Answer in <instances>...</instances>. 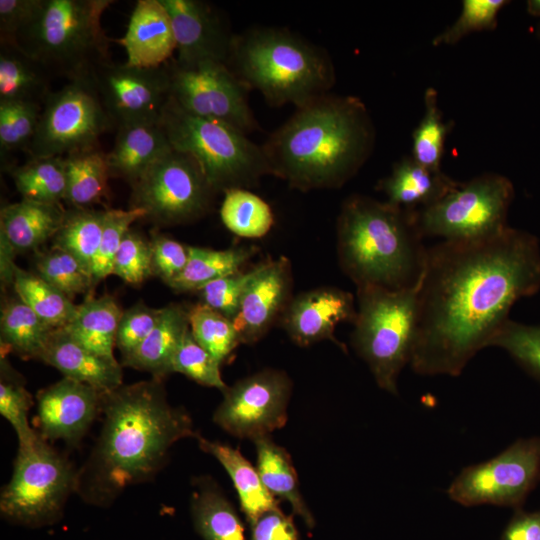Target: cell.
<instances>
[{"label": "cell", "mask_w": 540, "mask_h": 540, "mask_svg": "<svg viewBox=\"0 0 540 540\" xmlns=\"http://www.w3.org/2000/svg\"><path fill=\"white\" fill-rule=\"evenodd\" d=\"M540 290L536 236L511 227L475 240L427 247L410 361L420 375L458 376L509 319L516 301Z\"/></svg>", "instance_id": "1"}, {"label": "cell", "mask_w": 540, "mask_h": 540, "mask_svg": "<svg viewBox=\"0 0 540 540\" xmlns=\"http://www.w3.org/2000/svg\"><path fill=\"white\" fill-rule=\"evenodd\" d=\"M161 380L103 393L101 431L77 471L75 492L86 503L110 505L128 486L153 478L175 442L196 437L190 415L169 404Z\"/></svg>", "instance_id": "2"}, {"label": "cell", "mask_w": 540, "mask_h": 540, "mask_svg": "<svg viewBox=\"0 0 540 540\" xmlns=\"http://www.w3.org/2000/svg\"><path fill=\"white\" fill-rule=\"evenodd\" d=\"M376 132L355 96L327 93L295 108L261 145L270 175L294 189H337L371 156Z\"/></svg>", "instance_id": "3"}, {"label": "cell", "mask_w": 540, "mask_h": 540, "mask_svg": "<svg viewBox=\"0 0 540 540\" xmlns=\"http://www.w3.org/2000/svg\"><path fill=\"white\" fill-rule=\"evenodd\" d=\"M414 212L365 195L344 200L337 218V253L356 288L399 290L419 281L427 247Z\"/></svg>", "instance_id": "4"}, {"label": "cell", "mask_w": 540, "mask_h": 540, "mask_svg": "<svg viewBox=\"0 0 540 540\" xmlns=\"http://www.w3.org/2000/svg\"><path fill=\"white\" fill-rule=\"evenodd\" d=\"M250 91L275 107L295 108L330 93L335 68L328 53L279 27H254L234 35L226 63Z\"/></svg>", "instance_id": "5"}, {"label": "cell", "mask_w": 540, "mask_h": 540, "mask_svg": "<svg viewBox=\"0 0 540 540\" xmlns=\"http://www.w3.org/2000/svg\"><path fill=\"white\" fill-rule=\"evenodd\" d=\"M114 0H43L38 13L16 36L17 45L52 78L92 77L111 62L102 16Z\"/></svg>", "instance_id": "6"}, {"label": "cell", "mask_w": 540, "mask_h": 540, "mask_svg": "<svg viewBox=\"0 0 540 540\" xmlns=\"http://www.w3.org/2000/svg\"><path fill=\"white\" fill-rule=\"evenodd\" d=\"M420 279L399 290L357 287L351 342L378 386L392 394L398 393V377L410 364L415 345Z\"/></svg>", "instance_id": "7"}, {"label": "cell", "mask_w": 540, "mask_h": 540, "mask_svg": "<svg viewBox=\"0 0 540 540\" xmlns=\"http://www.w3.org/2000/svg\"><path fill=\"white\" fill-rule=\"evenodd\" d=\"M159 122L171 147L198 161L216 193L249 189L270 175L262 146L227 124L192 115L171 98Z\"/></svg>", "instance_id": "8"}, {"label": "cell", "mask_w": 540, "mask_h": 540, "mask_svg": "<svg viewBox=\"0 0 540 540\" xmlns=\"http://www.w3.org/2000/svg\"><path fill=\"white\" fill-rule=\"evenodd\" d=\"M76 483L77 471L39 434L18 448L11 479L1 491V515L22 526L51 525L60 519Z\"/></svg>", "instance_id": "9"}, {"label": "cell", "mask_w": 540, "mask_h": 540, "mask_svg": "<svg viewBox=\"0 0 540 540\" xmlns=\"http://www.w3.org/2000/svg\"><path fill=\"white\" fill-rule=\"evenodd\" d=\"M514 198L512 182L484 173L460 184L439 201L414 212L422 237L445 241L484 238L504 230Z\"/></svg>", "instance_id": "10"}, {"label": "cell", "mask_w": 540, "mask_h": 540, "mask_svg": "<svg viewBox=\"0 0 540 540\" xmlns=\"http://www.w3.org/2000/svg\"><path fill=\"white\" fill-rule=\"evenodd\" d=\"M114 129L93 76L68 81L46 98L29 158L64 157L99 147L100 137Z\"/></svg>", "instance_id": "11"}, {"label": "cell", "mask_w": 540, "mask_h": 540, "mask_svg": "<svg viewBox=\"0 0 540 540\" xmlns=\"http://www.w3.org/2000/svg\"><path fill=\"white\" fill-rule=\"evenodd\" d=\"M215 193L198 161L172 148L132 185L130 207L157 224H183L204 216Z\"/></svg>", "instance_id": "12"}, {"label": "cell", "mask_w": 540, "mask_h": 540, "mask_svg": "<svg viewBox=\"0 0 540 540\" xmlns=\"http://www.w3.org/2000/svg\"><path fill=\"white\" fill-rule=\"evenodd\" d=\"M540 483V437L521 438L492 459L464 468L447 494L466 507L520 509Z\"/></svg>", "instance_id": "13"}, {"label": "cell", "mask_w": 540, "mask_h": 540, "mask_svg": "<svg viewBox=\"0 0 540 540\" xmlns=\"http://www.w3.org/2000/svg\"><path fill=\"white\" fill-rule=\"evenodd\" d=\"M170 98L184 111L227 124L246 135L257 131L249 90L226 64L207 61L182 66L168 62Z\"/></svg>", "instance_id": "14"}, {"label": "cell", "mask_w": 540, "mask_h": 540, "mask_svg": "<svg viewBox=\"0 0 540 540\" xmlns=\"http://www.w3.org/2000/svg\"><path fill=\"white\" fill-rule=\"evenodd\" d=\"M291 389V380L283 371L265 369L247 376L223 392L213 421L241 439L269 436L286 424Z\"/></svg>", "instance_id": "15"}, {"label": "cell", "mask_w": 540, "mask_h": 540, "mask_svg": "<svg viewBox=\"0 0 540 540\" xmlns=\"http://www.w3.org/2000/svg\"><path fill=\"white\" fill-rule=\"evenodd\" d=\"M93 80L114 129L159 122L170 98L168 63L140 68L111 61L96 70Z\"/></svg>", "instance_id": "16"}, {"label": "cell", "mask_w": 540, "mask_h": 540, "mask_svg": "<svg viewBox=\"0 0 540 540\" xmlns=\"http://www.w3.org/2000/svg\"><path fill=\"white\" fill-rule=\"evenodd\" d=\"M160 1L172 21L177 64L227 63L235 34L211 5L200 0Z\"/></svg>", "instance_id": "17"}, {"label": "cell", "mask_w": 540, "mask_h": 540, "mask_svg": "<svg viewBox=\"0 0 540 540\" xmlns=\"http://www.w3.org/2000/svg\"><path fill=\"white\" fill-rule=\"evenodd\" d=\"M292 286V267L285 256L256 266L232 321L241 344H254L267 334L291 301Z\"/></svg>", "instance_id": "18"}, {"label": "cell", "mask_w": 540, "mask_h": 540, "mask_svg": "<svg viewBox=\"0 0 540 540\" xmlns=\"http://www.w3.org/2000/svg\"><path fill=\"white\" fill-rule=\"evenodd\" d=\"M103 393L63 377L37 394L39 434L45 440L77 444L101 411Z\"/></svg>", "instance_id": "19"}, {"label": "cell", "mask_w": 540, "mask_h": 540, "mask_svg": "<svg viewBox=\"0 0 540 540\" xmlns=\"http://www.w3.org/2000/svg\"><path fill=\"white\" fill-rule=\"evenodd\" d=\"M354 296L337 287H319L292 297L280 323L295 344L308 346L325 339L345 349L334 336L339 323H354Z\"/></svg>", "instance_id": "20"}, {"label": "cell", "mask_w": 540, "mask_h": 540, "mask_svg": "<svg viewBox=\"0 0 540 540\" xmlns=\"http://www.w3.org/2000/svg\"><path fill=\"white\" fill-rule=\"evenodd\" d=\"M113 41L125 49L126 63L140 68L163 66L176 51L172 21L160 0H138L125 34Z\"/></svg>", "instance_id": "21"}, {"label": "cell", "mask_w": 540, "mask_h": 540, "mask_svg": "<svg viewBox=\"0 0 540 540\" xmlns=\"http://www.w3.org/2000/svg\"><path fill=\"white\" fill-rule=\"evenodd\" d=\"M40 360L59 370L64 377L88 384L102 393L123 385L118 361L86 349L62 328L53 331Z\"/></svg>", "instance_id": "22"}, {"label": "cell", "mask_w": 540, "mask_h": 540, "mask_svg": "<svg viewBox=\"0 0 540 540\" xmlns=\"http://www.w3.org/2000/svg\"><path fill=\"white\" fill-rule=\"evenodd\" d=\"M117 130L107 162L110 176L131 184L172 147L160 122H143L122 126Z\"/></svg>", "instance_id": "23"}, {"label": "cell", "mask_w": 540, "mask_h": 540, "mask_svg": "<svg viewBox=\"0 0 540 540\" xmlns=\"http://www.w3.org/2000/svg\"><path fill=\"white\" fill-rule=\"evenodd\" d=\"M459 184L441 170H431L412 157H405L379 181L377 190L385 194L388 203L416 211L439 201Z\"/></svg>", "instance_id": "24"}, {"label": "cell", "mask_w": 540, "mask_h": 540, "mask_svg": "<svg viewBox=\"0 0 540 540\" xmlns=\"http://www.w3.org/2000/svg\"><path fill=\"white\" fill-rule=\"evenodd\" d=\"M189 328L188 309L179 304L162 308L156 326L136 349L122 358V365L162 379L172 373V359Z\"/></svg>", "instance_id": "25"}, {"label": "cell", "mask_w": 540, "mask_h": 540, "mask_svg": "<svg viewBox=\"0 0 540 540\" xmlns=\"http://www.w3.org/2000/svg\"><path fill=\"white\" fill-rule=\"evenodd\" d=\"M64 214L61 204L22 199L2 207L1 236L15 252L35 249L55 236Z\"/></svg>", "instance_id": "26"}, {"label": "cell", "mask_w": 540, "mask_h": 540, "mask_svg": "<svg viewBox=\"0 0 540 540\" xmlns=\"http://www.w3.org/2000/svg\"><path fill=\"white\" fill-rule=\"evenodd\" d=\"M123 311L109 295L87 297L78 304L69 323L62 327L76 342L112 361L116 333Z\"/></svg>", "instance_id": "27"}, {"label": "cell", "mask_w": 540, "mask_h": 540, "mask_svg": "<svg viewBox=\"0 0 540 540\" xmlns=\"http://www.w3.org/2000/svg\"><path fill=\"white\" fill-rule=\"evenodd\" d=\"M199 447L215 457L229 474L238 493L240 507L249 525L261 514L279 507L275 497L265 488L259 473L238 449L210 441L199 434Z\"/></svg>", "instance_id": "28"}, {"label": "cell", "mask_w": 540, "mask_h": 540, "mask_svg": "<svg viewBox=\"0 0 540 540\" xmlns=\"http://www.w3.org/2000/svg\"><path fill=\"white\" fill-rule=\"evenodd\" d=\"M53 78L13 43L0 42V101L43 105Z\"/></svg>", "instance_id": "29"}, {"label": "cell", "mask_w": 540, "mask_h": 540, "mask_svg": "<svg viewBox=\"0 0 540 540\" xmlns=\"http://www.w3.org/2000/svg\"><path fill=\"white\" fill-rule=\"evenodd\" d=\"M63 159L66 203L74 208H90L108 197L111 176L107 153L100 146L66 155Z\"/></svg>", "instance_id": "30"}, {"label": "cell", "mask_w": 540, "mask_h": 540, "mask_svg": "<svg viewBox=\"0 0 540 540\" xmlns=\"http://www.w3.org/2000/svg\"><path fill=\"white\" fill-rule=\"evenodd\" d=\"M257 451V471L265 488L274 496L287 501L293 513L301 517L308 528L315 520L300 491L296 471L287 451L269 436L253 441Z\"/></svg>", "instance_id": "31"}, {"label": "cell", "mask_w": 540, "mask_h": 540, "mask_svg": "<svg viewBox=\"0 0 540 540\" xmlns=\"http://www.w3.org/2000/svg\"><path fill=\"white\" fill-rule=\"evenodd\" d=\"M54 330L19 298L9 300L1 310V357L40 359Z\"/></svg>", "instance_id": "32"}, {"label": "cell", "mask_w": 540, "mask_h": 540, "mask_svg": "<svg viewBox=\"0 0 540 540\" xmlns=\"http://www.w3.org/2000/svg\"><path fill=\"white\" fill-rule=\"evenodd\" d=\"M190 509L197 533L204 540H246L244 526L235 509L213 481H197Z\"/></svg>", "instance_id": "33"}, {"label": "cell", "mask_w": 540, "mask_h": 540, "mask_svg": "<svg viewBox=\"0 0 540 540\" xmlns=\"http://www.w3.org/2000/svg\"><path fill=\"white\" fill-rule=\"evenodd\" d=\"M188 251L185 268L168 284L178 292L198 291L216 279L240 271L256 250L246 246L225 250L188 246Z\"/></svg>", "instance_id": "34"}, {"label": "cell", "mask_w": 540, "mask_h": 540, "mask_svg": "<svg viewBox=\"0 0 540 540\" xmlns=\"http://www.w3.org/2000/svg\"><path fill=\"white\" fill-rule=\"evenodd\" d=\"M104 217L105 210L71 207L65 210L62 224L53 237L54 246L73 255L91 277Z\"/></svg>", "instance_id": "35"}, {"label": "cell", "mask_w": 540, "mask_h": 540, "mask_svg": "<svg viewBox=\"0 0 540 540\" xmlns=\"http://www.w3.org/2000/svg\"><path fill=\"white\" fill-rule=\"evenodd\" d=\"M22 199L60 204L66 192L63 157L29 158L23 165L10 167Z\"/></svg>", "instance_id": "36"}, {"label": "cell", "mask_w": 540, "mask_h": 540, "mask_svg": "<svg viewBox=\"0 0 540 540\" xmlns=\"http://www.w3.org/2000/svg\"><path fill=\"white\" fill-rule=\"evenodd\" d=\"M220 217L229 231L242 238H262L274 224L270 205L245 188H234L224 192Z\"/></svg>", "instance_id": "37"}, {"label": "cell", "mask_w": 540, "mask_h": 540, "mask_svg": "<svg viewBox=\"0 0 540 540\" xmlns=\"http://www.w3.org/2000/svg\"><path fill=\"white\" fill-rule=\"evenodd\" d=\"M13 286L18 298L54 329L66 326L77 305L37 274L15 267Z\"/></svg>", "instance_id": "38"}, {"label": "cell", "mask_w": 540, "mask_h": 540, "mask_svg": "<svg viewBox=\"0 0 540 540\" xmlns=\"http://www.w3.org/2000/svg\"><path fill=\"white\" fill-rule=\"evenodd\" d=\"M188 320L196 341L220 364L241 344L233 322L201 302L188 309Z\"/></svg>", "instance_id": "39"}, {"label": "cell", "mask_w": 540, "mask_h": 540, "mask_svg": "<svg viewBox=\"0 0 540 540\" xmlns=\"http://www.w3.org/2000/svg\"><path fill=\"white\" fill-rule=\"evenodd\" d=\"M425 112L412 138V158L431 170H441L444 144L450 125L443 121L437 92L428 88L424 95Z\"/></svg>", "instance_id": "40"}, {"label": "cell", "mask_w": 540, "mask_h": 540, "mask_svg": "<svg viewBox=\"0 0 540 540\" xmlns=\"http://www.w3.org/2000/svg\"><path fill=\"white\" fill-rule=\"evenodd\" d=\"M32 404V397L21 376L11 367L6 357H1L0 414L13 427L19 446L31 444L39 437V433L30 427L28 421Z\"/></svg>", "instance_id": "41"}, {"label": "cell", "mask_w": 540, "mask_h": 540, "mask_svg": "<svg viewBox=\"0 0 540 540\" xmlns=\"http://www.w3.org/2000/svg\"><path fill=\"white\" fill-rule=\"evenodd\" d=\"M37 275L72 300L85 294L93 284L91 275L70 253L53 246L35 257Z\"/></svg>", "instance_id": "42"}, {"label": "cell", "mask_w": 540, "mask_h": 540, "mask_svg": "<svg viewBox=\"0 0 540 540\" xmlns=\"http://www.w3.org/2000/svg\"><path fill=\"white\" fill-rule=\"evenodd\" d=\"M41 104L0 101L1 157L16 152H28L36 133Z\"/></svg>", "instance_id": "43"}, {"label": "cell", "mask_w": 540, "mask_h": 540, "mask_svg": "<svg viewBox=\"0 0 540 540\" xmlns=\"http://www.w3.org/2000/svg\"><path fill=\"white\" fill-rule=\"evenodd\" d=\"M490 346L505 350L526 373L540 382V325H527L509 318Z\"/></svg>", "instance_id": "44"}, {"label": "cell", "mask_w": 540, "mask_h": 540, "mask_svg": "<svg viewBox=\"0 0 540 540\" xmlns=\"http://www.w3.org/2000/svg\"><path fill=\"white\" fill-rule=\"evenodd\" d=\"M145 216L146 212L136 207L105 210L102 236L91 271L94 285L112 275L114 258L125 234L135 221L145 219Z\"/></svg>", "instance_id": "45"}, {"label": "cell", "mask_w": 540, "mask_h": 540, "mask_svg": "<svg viewBox=\"0 0 540 540\" xmlns=\"http://www.w3.org/2000/svg\"><path fill=\"white\" fill-rule=\"evenodd\" d=\"M220 363L194 338L190 328L179 344L171 364V372L181 373L193 381L224 392Z\"/></svg>", "instance_id": "46"}, {"label": "cell", "mask_w": 540, "mask_h": 540, "mask_svg": "<svg viewBox=\"0 0 540 540\" xmlns=\"http://www.w3.org/2000/svg\"><path fill=\"white\" fill-rule=\"evenodd\" d=\"M505 0H464L457 20L433 40V45H453L469 33L493 30L499 11L508 4Z\"/></svg>", "instance_id": "47"}, {"label": "cell", "mask_w": 540, "mask_h": 540, "mask_svg": "<svg viewBox=\"0 0 540 540\" xmlns=\"http://www.w3.org/2000/svg\"><path fill=\"white\" fill-rule=\"evenodd\" d=\"M255 272L256 267L246 272L240 270L206 284L197 291L201 303L233 321L238 313L242 296Z\"/></svg>", "instance_id": "48"}, {"label": "cell", "mask_w": 540, "mask_h": 540, "mask_svg": "<svg viewBox=\"0 0 540 540\" xmlns=\"http://www.w3.org/2000/svg\"><path fill=\"white\" fill-rule=\"evenodd\" d=\"M112 274L129 284H139L153 275L150 242L130 229L115 255Z\"/></svg>", "instance_id": "49"}, {"label": "cell", "mask_w": 540, "mask_h": 540, "mask_svg": "<svg viewBox=\"0 0 540 540\" xmlns=\"http://www.w3.org/2000/svg\"><path fill=\"white\" fill-rule=\"evenodd\" d=\"M161 311L162 308H150L142 302L123 311L115 341V347L119 349L122 358L129 355L145 340L156 326Z\"/></svg>", "instance_id": "50"}, {"label": "cell", "mask_w": 540, "mask_h": 540, "mask_svg": "<svg viewBox=\"0 0 540 540\" xmlns=\"http://www.w3.org/2000/svg\"><path fill=\"white\" fill-rule=\"evenodd\" d=\"M152 253V273L167 285L185 268L188 246L162 234H154L150 241Z\"/></svg>", "instance_id": "51"}, {"label": "cell", "mask_w": 540, "mask_h": 540, "mask_svg": "<svg viewBox=\"0 0 540 540\" xmlns=\"http://www.w3.org/2000/svg\"><path fill=\"white\" fill-rule=\"evenodd\" d=\"M43 0H0V42L13 43L38 13Z\"/></svg>", "instance_id": "52"}, {"label": "cell", "mask_w": 540, "mask_h": 540, "mask_svg": "<svg viewBox=\"0 0 540 540\" xmlns=\"http://www.w3.org/2000/svg\"><path fill=\"white\" fill-rule=\"evenodd\" d=\"M251 540H300L292 516L277 507L261 514L250 524Z\"/></svg>", "instance_id": "53"}, {"label": "cell", "mask_w": 540, "mask_h": 540, "mask_svg": "<svg viewBox=\"0 0 540 540\" xmlns=\"http://www.w3.org/2000/svg\"><path fill=\"white\" fill-rule=\"evenodd\" d=\"M501 540H540V510L524 512L516 509L502 533Z\"/></svg>", "instance_id": "54"}, {"label": "cell", "mask_w": 540, "mask_h": 540, "mask_svg": "<svg viewBox=\"0 0 540 540\" xmlns=\"http://www.w3.org/2000/svg\"><path fill=\"white\" fill-rule=\"evenodd\" d=\"M527 11L530 15L540 16V0H529L527 2Z\"/></svg>", "instance_id": "55"}, {"label": "cell", "mask_w": 540, "mask_h": 540, "mask_svg": "<svg viewBox=\"0 0 540 540\" xmlns=\"http://www.w3.org/2000/svg\"><path fill=\"white\" fill-rule=\"evenodd\" d=\"M537 35L538 37H540V25L538 26V29H537Z\"/></svg>", "instance_id": "56"}]
</instances>
